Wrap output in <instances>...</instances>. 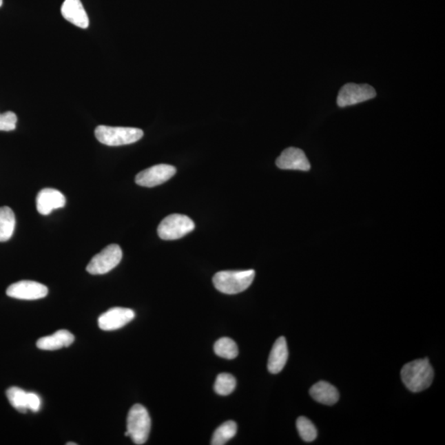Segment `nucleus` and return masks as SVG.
<instances>
[{"label": "nucleus", "mask_w": 445, "mask_h": 445, "mask_svg": "<svg viewBox=\"0 0 445 445\" xmlns=\"http://www.w3.org/2000/svg\"><path fill=\"white\" fill-rule=\"evenodd\" d=\"M37 209L41 215L48 216L54 209L64 208L66 200L60 191L52 188L43 189L37 196Z\"/></svg>", "instance_id": "nucleus-12"}, {"label": "nucleus", "mask_w": 445, "mask_h": 445, "mask_svg": "<svg viewBox=\"0 0 445 445\" xmlns=\"http://www.w3.org/2000/svg\"><path fill=\"white\" fill-rule=\"evenodd\" d=\"M297 430L300 437L305 442H312L317 438L318 431L311 421L304 417L298 418L296 422Z\"/></svg>", "instance_id": "nucleus-22"}, {"label": "nucleus", "mask_w": 445, "mask_h": 445, "mask_svg": "<svg viewBox=\"0 0 445 445\" xmlns=\"http://www.w3.org/2000/svg\"><path fill=\"white\" fill-rule=\"evenodd\" d=\"M16 219L14 211L7 207L0 208V242L10 240L14 234Z\"/></svg>", "instance_id": "nucleus-17"}, {"label": "nucleus", "mask_w": 445, "mask_h": 445, "mask_svg": "<svg viewBox=\"0 0 445 445\" xmlns=\"http://www.w3.org/2000/svg\"><path fill=\"white\" fill-rule=\"evenodd\" d=\"M236 380L229 373H222L218 375L215 384V391L221 396L229 395L236 388Z\"/></svg>", "instance_id": "nucleus-21"}, {"label": "nucleus", "mask_w": 445, "mask_h": 445, "mask_svg": "<svg viewBox=\"0 0 445 445\" xmlns=\"http://www.w3.org/2000/svg\"><path fill=\"white\" fill-rule=\"evenodd\" d=\"M123 259V250L117 245H111L92 258L86 270L91 275H104L118 266Z\"/></svg>", "instance_id": "nucleus-6"}, {"label": "nucleus", "mask_w": 445, "mask_h": 445, "mask_svg": "<svg viewBox=\"0 0 445 445\" xmlns=\"http://www.w3.org/2000/svg\"><path fill=\"white\" fill-rule=\"evenodd\" d=\"M28 393L23 389L12 387L7 390L6 395L10 404L20 413H25L28 408Z\"/></svg>", "instance_id": "nucleus-20"}, {"label": "nucleus", "mask_w": 445, "mask_h": 445, "mask_svg": "<svg viewBox=\"0 0 445 445\" xmlns=\"http://www.w3.org/2000/svg\"><path fill=\"white\" fill-rule=\"evenodd\" d=\"M375 96L376 91L372 86L350 83L340 90L337 103L340 107H346L364 103Z\"/></svg>", "instance_id": "nucleus-7"}, {"label": "nucleus", "mask_w": 445, "mask_h": 445, "mask_svg": "<svg viewBox=\"0 0 445 445\" xmlns=\"http://www.w3.org/2000/svg\"><path fill=\"white\" fill-rule=\"evenodd\" d=\"M255 271H222L213 277V283L218 291L226 295H235L246 291L254 280Z\"/></svg>", "instance_id": "nucleus-2"}, {"label": "nucleus", "mask_w": 445, "mask_h": 445, "mask_svg": "<svg viewBox=\"0 0 445 445\" xmlns=\"http://www.w3.org/2000/svg\"><path fill=\"white\" fill-rule=\"evenodd\" d=\"M289 351L287 340L284 337L277 339L272 347L269 356L267 368L269 372L276 375L279 373L287 364Z\"/></svg>", "instance_id": "nucleus-14"}, {"label": "nucleus", "mask_w": 445, "mask_h": 445, "mask_svg": "<svg viewBox=\"0 0 445 445\" xmlns=\"http://www.w3.org/2000/svg\"><path fill=\"white\" fill-rule=\"evenodd\" d=\"M61 14L78 28L86 29L90 26L89 17L81 0H65L61 7Z\"/></svg>", "instance_id": "nucleus-13"}, {"label": "nucleus", "mask_w": 445, "mask_h": 445, "mask_svg": "<svg viewBox=\"0 0 445 445\" xmlns=\"http://www.w3.org/2000/svg\"><path fill=\"white\" fill-rule=\"evenodd\" d=\"M74 342V335L69 331L59 330L53 335L40 338L37 342V346L41 350L56 351L68 347Z\"/></svg>", "instance_id": "nucleus-15"}, {"label": "nucleus", "mask_w": 445, "mask_h": 445, "mask_svg": "<svg viewBox=\"0 0 445 445\" xmlns=\"http://www.w3.org/2000/svg\"><path fill=\"white\" fill-rule=\"evenodd\" d=\"M67 445H77L76 443H67Z\"/></svg>", "instance_id": "nucleus-25"}, {"label": "nucleus", "mask_w": 445, "mask_h": 445, "mask_svg": "<svg viewBox=\"0 0 445 445\" xmlns=\"http://www.w3.org/2000/svg\"><path fill=\"white\" fill-rule=\"evenodd\" d=\"M151 419L145 406L136 404L130 410L127 417V432L136 444H144L149 438Z\"/></svg>", "instance_id": "nucleus-4"}, {"label": "nucleus", "mask_w": 445, "mask_h": 445, "mask_svg": "<svg viewBox=\"0 0 445 445\" xmlns=\"http://www.w3.org/2000/svg\"><path fill=\"white\" fill-rule=\"evenodd\" d=\"M136 317L132 309L125 308H112L101 315L99 326L103 331H114L121 329L131 322Z\"/></svg>", "instance_id": "nucleus-10"}, {"label": "nucleus", "mask_w": 445, "mask_h": 445, "mask_svg": "<svg viewBox=\"0 0 445 445\" xmlns=\"http://www.w3.org/2000/svg\"><path fill=\"white\" fill-rule=\"evenodd\" d=\"M195 224L187 216L174 214L167 216L158 225V236L163 240H176L194 230Z\"/></svg>", "instance_id": "nucleus-5"}, {"label": "nucleus", "mask_w": 445, "mask_h": 445, "mask_svg": "<svg viewBox=\"0 0 445 445\" xmlns=\"http://www.w3.org/2000/svg\"><path fill=\"white\" fill-rule=\"evenodd\" d=\"M7 296L14 299L36 300L43 299L48 293L45 285L32 280H21L7 289Z\"/></svg>", "instance_id": "nucleus-8"}, {"label": "nucleus", "mask_w": 445, "mask_h": 445, "mask_svg": "<svg viewBox=\"0 0 445 445\" xmlns=\"http://www.w3.org/2000/svg\"><path fill=\"white\" fill-rule=\"evenodd\" d=\"M434 369L427 358L417 360L403 366L401 377L403 384L413 393L422 392L432 384Z\"/></svg>", "instance_id": "nucleus-1"}, {"label": "nucleus", "mask_w": 445, "mask_h": 445, "mask_svg": "<svg viewBox=\"0 0 445 445\" xmlns=\"http://www.w3.org/2000/svg\"><path fill=\"white\" fill-rule=\"evenodd\" d=\"M313 400L322 404L331 406L335 404L339 400L338 390L333 385L325 381H320L315 384L309 391Z\"/></svg>", "instance_id": "nucleus-16"}, {"label": "nucleus", "mask_w": 445, "mask_h": 445, "mask_svg": "<svg viewBox=\"0 0 445 445\" xmlns=\"http://www.w3.org/2000/svg\"><path fill=\"white\" fill-rule=\"evenodd\" d=\"M276 165L280 169L307 172L311 167L303 150L298 148L284 149L277 158Z\"/></svg>", "instance_id": "nucleus-11"}, {"label": "nucleus", "mask_w": 445, "mask_h": 445, "mask_svg": "<svg viewBox=\"0 0 445 445\" xmlns=\"http://www.w3.org/2000/svg\"><path fill=\"white\" fill-rule=\"evenodd\" d=\"M177 173L176 167L169 165H158L141 172L136 177V183L141 187H154L173 178Z\"/></svg>", "instance_id": "nucleus-9"}, {"label": "nucleus", "mask_w": 445, "mask_h": 445, "mask_svg": "<svg viewBox=\"0 0 445 445\" xmlns=\"http://www.w3.org/2000/svg\"><path fill=\"white\" fill-rule=\"evenodd\" d=\"M41 402L40 397L37 394L34 393H28V408L33 411V413H37L41 408Z\"/></svg>", "instance_id": "nucleus-24"}, {"label": "nucleus", "mask_w": 445, "mask_h": 445, "mask_svg": "<svg viewBox=\"0 0 445 445\" xmlns=\"http://www.w3.org/2000/svg\"><path fill=\"white\" fill-rule=\"evenodd\" d=\"M144 136L142 130L132 127H112L99 125L95 129L96 140L105 145L121 146L134 144Z\"/></svg>", "instance_id": "nucleus-3"}, {"label": "nucleus", "mask_w": 445, "mask_h": 445, "mask_svg": "<svg viewBox=\"0 0 445 445\" xmlns=\"http://www.w3.org/2000/svg\"><path fill=\"white\" fill-rule=\"evenodd\" d=\"M237 434V424L233 421L226 422L218 427L213 435L212 445H224Z\"/></svg>", "instance_id": "nucleus-18"}, {"label": "nucleus", "mask_w": 445, "mask_h": 445, "mask_svg": "<svg viewBox=\"0 0 445 445\" xmlns=\"http://www.w3.org/2000/svg\"><path fill=\"white\" fill-rule=\"evenodd\" d=\"M3 6V0H0V7Z\"/></svg>", "instance_id": "nucleus-26"}, {"label": "nucleus", "mask_w": 445, "mask_h": 445, "mask_svg": "<svg viewBox=\"0 0 445 445\" xmlns=\"http://www.w3.org/2000/svg\"><path fill=\"white\" fill-rule=\"evenodd\" d=\"M18 117L14 112H6L0 114V131L11 132L16 128Z\"/></svg>", "instance_id": "nucleus-23"}, {"label": "nucleus", "mask_w": 445, "mask_h": 445, "mask_svg": "<svg viewBox=\"0 0 445 445\" xmlns=\"http://www.w3.org/2000/svg\"><path fill=\"white\" fill-rule=\"evenodd\" d=\"M214 351L217 355L228 360L235 359L238 355L237 344L228 338L218 340L214 346Z\"/></svg>", "instance_id": "nucleus-19"}]
</instances>
